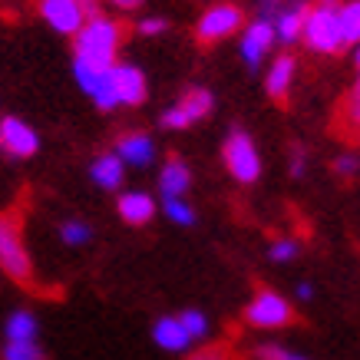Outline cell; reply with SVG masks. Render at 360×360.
<instances>
[{
    "label": "cell",
    "instance_id": "cell-1",
    "mask_svg": "<svg viewBox=\"0 0 360 360\" xmlns=\"http://www.w3.org/2000/svg\"><path fill=\"white\" fill-rule=\"evenodd\" d=\"M122 40H126V27L116 17L93 11L86 13V23L73 33V50H77V60H86L93 66H112Z\"/></svg>",
    "mask_w": 360,
    "mask_h": 360
},
{
    "label": "cell",
    "instance_id": "cell-2",
    "mask_svg": "<svg viewBox=\"0 0 360 360\" xmlns=\"http://www.w3.org/2000/svg\"><path fill=\"white\" fill-rule=\"evenodd\" d=\"M0 271L17 284H33V262L23 245V219L17 208L0 212Z\"/></svg>",
    "mask_w": 360,
    "mask_h": 360
},
{
    "label": "cell",
    "instance_id": "cell-3",
    "mask_svg": "<svg viewBox=\"0 0 360 360\" xmlns=\"http://www.w3.org/2000/svg\"><path fill=\"white\" fill-rule=\"evenodd\" d=\"M301 40L307 44L311 53H338L340 46H344L338 4H317V7H311L304 20V30H301Z\"/></svg>",
    "mask_w": 360,
    "mask_h": 360
},
{
    "label": "cell",
    "instance_id": "cell-4",
    "mask_svg": "<svg viewBox=\"0 0 360 360\" xmlns=\"http://www.w3.org/2000/svg\"><path fill=\"white\" fill-rule=\"evenodd\" d=\"M221 155H225L229 172L238 179L241 186L258 182V175H262V155H258V146H255V139H251L245 129H231Z\"/></svg>",
    "mask_w": 360,
    "mask_h": 360
},
{
    "label": "cell",
    "instance_id": "cell-5",
    "mask_svg": "<svg viewBox=\"0 0 360 360\" xmlns=\"http://www.w3.org/2000/svg\"><path fill=\"white\" fill-rule=\"evenodd\" d=\"M245 321H248L251 328L274 330V328H288V324L295 321V314H291V304H288L278 291L262 288L258 295L251 297V304L245 307Z\"/></svg>",
    "mask_w": 360,
    "mask_h": 360
},
{
    "label": "cell",
    "instance_id": "cell-6",
    "mask_svg": "<svg viewBox=\"0 0 360 360\" xmlns=\"http://www.w3.org/2000/svg\"><path fill=\"white\" fill-rule=\"evenodd\" d=\"M245 23V13H241L238 4H215V7H208L195 23V37L198 44H219L231 33H238V27Z\"/></svg>",
    "mask_w": 360,
    "mask_h": 360
},
{
    "label": "cell",
    "instance_id": "cell-7",
    "mask_svg": "<svg viewBox=\"0 0 360 360\" xmlns=\"http://www.w3.org/2000/svg\"><path fill=\"white\" fill-rule=\"evenodd\" d=\"M0 149L17 155V159H30V155H37V149H40V136L23 120L7 116V120H0Z\"/></svg>",
    "mask_w": 360,
    "mask_h": 360
},
{
    "label": "cell",
    "instance_id": "cell-8",
    "mask_svg": "<svg viewBox=\"0 0 360 360\" xmlns=\"http://www.w3.org/2000/svg\"><path fill=\"white\" fill-rule=\"evenodd\" d=\"M37 11L56 33L66 37H73L86 23V11L79 7V0H37Z\"/></svg>",
    "mask_w": 360,
    "mask_h": 360
},
{
    "label": "cell",
    "instance_id": "cell-9",
    "mask_svg": "<svg viewBox=\"0 0 360 360\" xmlns=\"http://www.w3.org/2000/svg\"><path fill=\"white\" fill-rule=\"evenodd\" d=\"M307 11H311V4H307V0H284V7L271 17L274 40H281V44H288V46L295 44V40H301Z\"/></svg>",
    "mask_w": 360,
    "mask_h": 360
},
{
    "label": "cell",
    "instance_id": "cell-10",
    "mask_svg": "<svg viewBox=\"0 0 360 360\" xmlns=\"http://www.w3.org/2000/svg\"><path fill=\"white\" fill-rule=\"evenodd\" d=\"M112 86H116L120 106H139V103H146V93H149L142 70L129 63H112Z\"/></svg>",
    "mask_w": 360,
    "mask_h": 360
},
{
    "label": "cell",
    "instance_id": "cell-11",
    "mask_svg": "<svg viewBox=\"0 0 360 360\" xmlns=\"http://www.w3.org/2000/svg\"><path fill=\"white\" fill-rule=\"evenodd\" d=\"M274 46V27L268 20H258L255 23H248L245 27V33H241V60L255 70V66H262V60H264V53Z\"/></svg>",
    "mask_w": 360,
    "mask_h": 360
},
{
    "label": "cell",
    "instance_id": "cell-12",
    "mask_svg": "<svg viewBox=\"0 0 360 360\" xmlns=\"http://www.w3.org/2000/svg\"><path fill=\"white\" fill-rule=\"evenodd\" d=\"M295 70H297V60L291 53H281L274 56L271 70H268V77H264V89H268V96L274 103H288V93H291V83H295Z\"/></svg>",
    "mask_w": 360,
    "mask_h": 360
},
{
    "label": "cell",
    "instance_id": "cell-13",
    "mask_svg": "<svg viewBox=\"0 0 360 360\" xmlns=\"http://www.w3.org/2000/svg\"><path fill=\"white\" fill-rule=\"evenodd\" d=\"M116 155L122 159V165L142 169V165L153 162L155 142H153V136H146V132H126V136L116 142Z\"/></svg>",
    "mask_w": 360,
    "mask_h": 360
},
{
    "label": "cell",
    "instance_id": "cell-14",
    "mask_svg": "<svg viewBox=\"0 0 360 360\" xmlns=\"http://www.w3.org/2000/svg\"><path fill=\"white\" fill-rule=\"evenodd\" d=\"M116 208H120V215L126 225H149L155 215V198L146 195V192H122L120 202H116Z\"/></svg>",
    "mask_w": 360,
    "mask_h": 360
},
{
    "label": "cell",
    "instance_id": "cell-15",
    "mask_svg": "<svg viewBox=\"0 0 360 360\" xmlns=\"http://www.w3.org/2000/svg\"><path fill=\"white\" fill-rule=\"evenodd\" d=\"M188 186H192L188 165L182 162L179 155H169V162H165L162 172H159V188H162V195L165 198H182Z\"/></svg>",
    "mask_w": 360,
    "mask_h": 360
},
{
    "label": "cell",
    "instance_id": "cell-16",
    "mask_svg": "<svg viewBox=\"0 0 360 360\" xmlns=\"http://www.w3.org/2000/svg\"><path fill=\"white\" fill-rule=\"evenodd\" d=\"M153 338H155V344H159V347L172 350V354L188 350V344H192V338L186 334V328L179 324V317H162V321H155Z\"/></svg>",
    "mask_w": 360,
    "mask_h": 360
},
{
    "label": "cell",
    "instance_id": "cell-17",
    "mask_svg": "<svg viewBox=\"0 0 360 360\" xmlns=\"http://www.w3.org/2000/svg\"><path fill=\"white\" fill-rule=\"evenodd\" d=\"M89 175H93V182L99 188H120L122 179H126V165H122V159L116 153L99 155L93 162V169H89Z\"/></svg>",
    "mask_w": 360,
    "mask_h": 360
},
{
    "label": "cell",
    "instance_id": "cell-18",
    "mask_svg": "<svg viewBox=\"0 0 360 360\" xmlns=\"http://www.w3.org/2000/svg\"><path fill=\"white\" fill-rule=\"evenodd\" d=\"M212 106H215V99H212V93H208V89H202V86L188 89L186 96H182V103H179V110L188 116V122L205 120L208 112H212Z\"/></svg>",
    "mask_w": 360,
    "mask_h": 360
},
{
    "label": "cell",
    "instance_id": "cell-19",
    "mask_svg": "<svg viewBox=\"0 0 360 360\" xmlns=\"http://www.w3.org/2000/svg\"><path fill=\"white\" fill-rule=\"evenodd\" d=\"M338 20H340L344 46L360 44V0H344V4L338 7Z\"/></svg>",
    "mask_w": 360,
    "mask_h": 360
},
{
    "label": "cell",
    "instance_id": "cell-20",
    "mask_svg": "<svg viewBox=\"0 0 360 360\" xmlns=\"http://www.w3.org/2000/svg\"><path fill=\"white\" fill-rule=\"evenodd\" d=\"M37 338V321L27 311H13L7 317V340H33Z\"/></svg>",
    "mask_w": 360,
    "mask_h": 360
},
{
    "label": "cell",
    "instance_id": "cell-21",
    "mask_svg": "<svg viewBox=\"0 0 360 360\" xmlns=\"http://www.w3.org/2000/svg\"><path fill=\"white\" fill-rule=\"evenodd\" d=\"M340 116H344V129H347V136L350 139H357L360 136V96L357 93H350V96L340 103Z\"/></svg>",
    "mask_w": 360,
    "mask_h": 360
},
{
    "label": "cell",
    "instance_id": "cell-22",
    "mask_svg": "<svg viewBox=\"0 0 360 360\" xmlns=\"http://www.w3.org/2000/svg\"><path fill=\"white\" fill-rule=\"evenodd\" d=\"M4 360H44V350L37 347V340H7Z\"/></svg>",
    "mask_w": 360,
    "mask_h": 360
},
{
    "label": "cell",
    "instance_id": "cell-23",
    "mask_svg": "<svg viewBox=\"0 0 360 360\" xmlns=\"http://www.w3.org/2000/svg\"><path fill=\"white\" fill-rule=\"evenodd\" d=\"M162 208L175 225H192V221H195V212H192V205H188L186 198H165Z\"/></svg>",
    "mask_w": 360,
    "mask_h": 360
},
{
    "label": "cell",
    "instance_id": "cell-24",
    "mask_svg": "<svg viewBox=\"0 0 360 360\" xmlns=\"http://www.w3.org/2000/svg\"><path fill=\"white\" fill-rule=\"evenodd\" d=\"M89 235H93V231H89L86 221H63V225H60V238H63L66 245H73V248H77V245H86Z\"/></svg>",
    "mask_w": 360,
    "mask_h": 360
},
{
    "label": "cell",
    "instance_id": "cell-25",
    "mask_svg": "<svg viewBox=\"0 0 360 360\" xmlns=\"http://www.w3.org/2000/svg\"><path fill=\"white\" fill-rule=\"evenodd\" d=\"M179 324L186 328V334L192 340H198V338H205L208 334V321H205L202 311H186V314H179Z\"/></svg>",
    "mask_w": 360,
    "mask_h": 360
},
{
    "label": "cell",
    "instance_id": "cell-26",
    "mask_svg": "<svg viewBox=\"0 0 360 360\" xmlns=\"http://www.w3.org/2000/svg\"><path fill=\"white\" fill-rule=\"evenodd\" d=\"M295 255H297V241L291 238H281L271 245V262H291Z\"/></svg>",
    "mask_w": 360,
    "mask_h": 360
},
{
    "label": "cell",
    "instance_id": "cell-27",
    "mask_svg": "<svg viewBox=\"0 0 360 360\" xmlns=\"http://www.w3.org/2000/svg\"><path fill=\"white\" fill-rule=\"evenodd\" d=\"M162 126H165V129H188L192 122H188V116L179 110V106H172V110L162 112Z\"/></svg>",
    "mask_w": 360,
    "mask_h": 360
},
{
    "label": "cell",
    "instance_id": "cell-28",
    "mask_svg": "<svg viewBox=\"0 0 360 360\" xmlns=\"http://www.w3.org/2000/svg\"><path fill=\"white\" fill-rule=\"evenodd\" d=\"M258 357L262 360H307V357H301V354H291V350H284V347H274V344H268V347L258 350Z\"/></svg>",
    "mask_w": 360,
    "mask_h": 360
},
{
    "label": "cell",
    "instance_id": "cell-29",
    "mask_svg": "<svg viewBox=\"0 0 360 360\" xmlns=\"http://www.w3.org/2000/svg\"><path fill=\"white\" fill-rule=\"evenodd\" d=\"M334 172H338L340 179H354V175L360 172V162L354 159V155H340L338 162H334Z\"/></svg>",
    "mask_w": 360,
    "mask_h": 360
},
{
    "label": "cell",
    "instance_id": "cell-30",
    "mask_svg": "<svg viewBox=\"0 0 360 360\" xmlns=\"http://www.w3.org/2000/svg\"><path fill=\"white\" fill-rule=\"evenodd\" d=\"M188 360H231V354L225 347H202L198 354H192Z\"/></svg>",
    "mask_w": 360,
    "mask_h": 360
},
{
    "label": "cell",
    "instance_id": "cell-31",
    "mask_svg": "<svg viewBox=\"0 0 360 360\" xmlns=\"http://www.w3.org/2000/svg\"><path fill=\"white\" fill-rule=\"evenodd\" d=\"M136 30H139L142 37H155V33L165 30V20H159V17H146V20H142Z\"/></svg>",
    "mask_w": 360,
    "mask_h": 360
},
{
    "label": "cell",
    "instance_id": "cell-32",
    "mask_svg": "<svg viewBox=\"0 0 360 360\" xmlns=\"http://www.w3.org/2000/svg\"><path fill=\"white\" fill-rule=\"evenodd\" d=\"M291 175H295V179H301V175H304V153H301V149H291Z\"/></svg>",
    "mask_w": 360,
    "mask_h": 360
},
{
    "label": "cell",
    "instance_id": "cell-33",
    "mask_svg": "<svg viewBox=\"0 0 360 360\" xmlns=\"http://www.w3.org/2000/svg\"><path fill=\"white\" fill-rule=\"evenodd\" d=\"M284 7V0H262V20L271 23V17Z\"/></svg>",
    "mask_w": 360,
    "mask_h": 360
},
{
    "label": "cell",
    "instance_id": "cell-34",
    "mask_svg": "<svg viewBox=\"0 0 360 360\" xmlns=\"http://www.w3.org/2000/svg\"><path fill=\"white\" fill-rule=\"evenodd\" d=\"M110 4H112V7H120V11H136L142 0H110Z\"/></svg>",
    "mask_w": 360,
    "mask_h": 360
},
{
    "label": "cell",
    "instance_id": "cell-35",
    "mask_svg": "<svg viewBox=\"0 0 360 360\" xmlns=\"http://www.w3.org/2000/svg\"><path fill=\"white\" fill-rule=\"evenodd\" d=\"M311 295H314L311 284H297V301H311Z\"/></svg>",
    "mask_w": 360,
    "mask_h": 360
},
{
    "label": "cell",
    "instance_id": "cell-36",
    "mask_svg": "<svg viewBox=\"0 0 360 360\" xmlns=\"http://www.w3.org/2000/svg\"><path fill=\"white\" fill-rule=\"evenodd\" d=\"M96 4H99V0H79V7H83V11H86V13H93V11H96Z\"/></svg>",
    "mask_w": 360,
    "mask_h": 360
},
{
    "label": "cell",
    "instance_id": "cell-37",
    "mask_svg": "<svg viewBox=\"0 0 360 360\" xmlns=\"http://www.w3.org/2000/svg\"><path fill=\"white\" fill-rule=\"evenodd\" d=\"M321 4H340V0H321Z\"/></svg>",
    "mask_w": 360,
    "mask_h": 360
},
{
    "label": "cell",
    "instance_id": "cell-38",
    "mask_svg": "<svg viewBox=\"0 0 360 360\" xmlns=\"http://www.w3.org/2000/svg\"><path fill=\"white\" fill-rule=\"evenodd\" d=\"M354 93H357V96H360V79H357V89H354Z\"/></svg>",
    "mask_w": 360,
    "mask_h": 360
}]
</instances>
